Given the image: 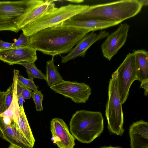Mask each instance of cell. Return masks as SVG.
<instances>
[{
  "label": "cell",
  "instance_id": "obj_1",
  "mask_svg": "<svg viewBox=\"0 0 148 148\" xmlns=\"http://www.w3.org/2000/svg\"><path fill=\"white\" fill-rule=\"evenodd\" d=\"M90 32L88 30L60 24L29 36L27 46L54 57L69 53Z\"/></svg>",
  "mask_w": 148,
  "mask_h": 148
},
{
  "label": "cell",
  "instance_id": "obj_2",
  "mask_svg": "<svg viewBox=\"0 0 148 148\" xmlns=\"http://www.w3.org/2000/svg\"><path fill=\"white\" fill-rule=\"evenodd\" d=\"M142 8L138 0H119L90 6L75 16L82 19L112 21L120 23L137 15Z\"/></svg>",
  "mask_w": 148,
  "mask_h": 148
},
{
  "label": "cell",
  "instance_id": "obj_3",
  "mask_svg": "<svg viewBox=\"0 0 148 148\" xmlns=\"http://www.w3.org/2000/svg\"><path fill=\"white\" fill-rule=\"evenodd\" d=\"M70 132L79 141L90 143L100 136L104 130V119L100 112L76 111L69 123Z\"/></svg>",
  "mask_w": 148,
  "mask_h": 148
},
{
  "label": "cell",
  "instance_id": "obj_4",
  "mask_svg": "<svg viewBox=\"0 0 148 148\" xmlns=\"http://www.w3.org/2000/svg\"><path fill=\"white\" fill-rule=\"evenodd\" d=\"M86 5L69 4L57 8L24 26L23 34L30 36L42 29L59 24L85 11L89 7Z\"/></svg>",
  "mask_w": 148,
  "mask_h": 148
},
{
  "label": "cell",
  "instance_id": "obj_5",
  "mask_svg": "<svg viewBox=\"0 0 148 148\" xmlns=\"http://www.w3.org/2000/svg\"><path fill=\"white\" fill-rule=\"evenodd\" d=\"M41 0L0 1V31L17 33L19 25L27 13Z\"/></svg>",
  "mask_w": 148,
  "mask_h": 148
},
{
  "label": "cell",
  "instance_id": "obj_6",
  "mask_svg": "<svg viewBox=\"0 0 148 148\" xmlns=\"http://www.w3.org/2000/svg\"><path fill=\"white\" fill-rule=\"evenodd\" d=\"M122 105L118 89L117 74L115 71L112 74L109 82L105 115L110 133L121 136L124 131Z\"/></svg>",
  "mask_w": 148,
  "mask_h": 148
},
{
  "label": "cell",
  "instance_id": "obj_7",
  "mask_svg": "<svg viewBox=\"0 0 148 148\" xmlns=\"http://www.w3.org/2000/svg\"><path fill=\"white\" fill-rule=\"evenodd\" d=\"M116 71L117 74L118 89L123 104L128 98L131 85L134 81L138 80L134 53H129Z\"/></svg>",
  "mask_w": 148,
  "mask_h": 148
},
{
  "label": "cell",
  "instance_id": "obj_8",
  "mask_svg": "<svg viewBox=\"0 0 148 148\" xmlns=\"http://www.w3.org/2000/svg\"><path fill=\"white\" fill-rule=\"evenodd\" d=\"M54 92L71 99L74 102L85 103L89 99L91 90L84 83L63 80L50 87Z\"/></svg>",
  "mask_w": 148,
  "mask_h": 148
},
{
  "label": "cell",
  "instance_id": "obj_9",
  "mask_svg": "<svg viewBox=\"0 0 148 148\" xmlns=\"http://www.w3.org/2000/svg\"><path fill=\"white\" fill-rule=\"evenodd\" d=\"M129 27L126 23L121 24L115 31L108 35L101 45L103 56L108 60H110L125 44Z\"/></svg>",
  "mask_w": 148,
  "mask_h": 148
},
{
  "label": "cell",
  "instance_id": "obj_10",
  "mask_svg": "<svg viewBox=\"0 0 148 148\" xmlns=\"http://www.w3.org/2000/svg\"><path fill=\"white\" fill-rule=\"evenodd\" d=\"M51 140L59 148H73L75 138L70 133L68 127L60 118L52 119L50 121Z\"/></svg>",
  "mask_w": 148,
  "mask_h": 148
},
{
  "label": "cell",
  "instance_id": "obj_11",
  "mask_svg": "<svg viewBox=\"0 0 148 148\" xmlns=\"http://www.w3.org/2000/svg\"><path fill=\"white\" fill-rule=\"evenodd\" d=\"M36 51L28 46L0 50V60L10 65L22 62H35L38 59Z\"/></svg>",
  "mask_w": 148,
  "mask_h": 148
},
{
  "label": "cell",
  "instance_id": "obj_12",
  "mask_svg": "<svg viewBox=\"0 0 148 148\" xmlns=\"http://www.w3.org/2000/svg\"><path fill=\"white\" fill-rule=\"evenodd\" d=\"M109 32L101 31L98 34L91 32L84 36L66 56L62 57L61 62L66 63L77 57H84L88 49L97 41L104 38Z\"/></svg>",
  "mask_w": 148,
  "mask_h": 148
},
{
  "label": "cell",
  "instance_id": "obj_13",
  "mask_svg": "<svg viewBox=\"0 0 148 148\" xmlns=\"http://www.w3.org/2000/svg\"><path fill=\"white\" fill-rule=\"evenodd\" d=\"M131 148H148V123L143 120L134 122L129 129Z\"/></svg>",
  "mask_w": 148,
  "mask_h": 148
},
{
  "label": "cell",
  "instance_id": "obj_14",
  "mask_svg": "<svg viewBox=\"0 0 148 148\" xmlns=\"http://www.w3.org/2000/svg\"><path fill=\"white\" fill-rule=\"evenodd\" d=\"M119 24L112 21L80 19L75 16L60 24L88 30L91 32L106 29Z\"/></svg>",
  "mask_w": 148,
  "mask_h": 148
},
{
  "label": "cell",
  "instance_id": "obj_15",
  "mask_svg": "<svg viewBox=\"0 0 148 148\" xmlns=\"http://www.w3.org/2000/svg\"><path fill=\"white\" fill-rule=\"evenodd\" d=\"M56 8L53 0H42L25 15L19 25L20 30L26 25L37 20Z\"/></svg>",
  "mask_w": 148,
  "mask_h": 148
},
{
  "label": "cell",
  "instance_id": "obj_16",
  "mask_svg": "<svg viewBox=\"0 0 148 148\" xmlns=\"http://www.w3.org/2000/svg\"><path fill=\"white\" fill-rule=\"evenodd\" d=\"M21 148H33L19 131L18 125L13 121L11 125L0 132V138Z\"/></svg>",
  "mask_w": 148,
  "mask_h": 148
},
{
  "label": "cell",
  "instance_id": "obj_17",
  "mask_svg": "<svg viewBox=\"0 0 148 148\" xmlns=\"http://www.w3.org/2000/svg\"><path fill=\"white\" fill-rule=\"evenodd\" d=\"M19 71L17 69L13 71V80L12 84L13 98L11 104L4 112L0 114V117H7L11 118L17 124V122L21 112L18 99L17 86Z\"/></svg>",
  "mask_w": 148,
  "mask_h": 148
},
{
  "label": "cell",
  "instance_id": "obj_18",
  "mask_svg": "<svg viewBox=\"0 0 148 148\" xmlns=\"http://www.w3.org/2000/svg\"><path fill=\"white\" fill-rule=\"evenodd\" d=\"M133 52L135 57L138 80L141 82L148 79V52L143 49Z\"/></svg>",
  "mask_w": 148,
  "mask_h": 148
},
{
  "label": "cell",
  "instance_id": "obj_19",
  "mask_svg": "<svg viewBox=\"0 0 148 148\" xmlns=\"http://www.w3.org/2000/svg\"><path fill=\"white\" fill-rule=\"evenodd\" d=\"M53 57L46 62V80L50 87L64 80L54 64Z\"/></svg>",
  "mask_w": 148,
  "mask_h": 148
},
{
  "label": "cell",
  "instance_id": "obj_20",
  "mask_svg": "<svg viewBox=\"0 0 148 148\" xmlns=\"http://www.w3.org/2000/svg\"><path fill=\"white\" fill-rule=\"evenodd\" d=\"M17 122L18 129L21 134L34 147L35 140L29 125L24 109L21 110Z\"/></svg>",
  "mask_w": 148,
  "mask_h": 148
},
{
  "label": "cell",
  "instance_id": "obj_21",
  "mask_svg": "<svg viewBox=\"0 0 148 148\" xmlns=\"http://www.w3.org/2000/svg\"><path fill=\"white\" fill-rule=\"evenodd\" d=\"M34 63L22 62H19L17 64L22 65L25 67L28 75V79H34L37 78L46 80V75L36 67Z\"/></svg>",
  "mask_w": 148,
  "mask_h": 148
},
{
  "label": "cell",
  "instance_id": "obj_22",
  "mask_svg": "<svg viewBox=\"0 0 148 148\" xmlns=\"http://www.w3.org/2000/svg\"><path fill=\"white\" fill-rule=\"evenodd\" d=\"M13 98L12 84L5 91H0V114L10 106Z\"/></svg>",
  "mask_w": 148,
  "mask_h": 148
},
{
  "label": "cell",
  "instance_id": "obj_23",
  "mask_svg": "<svg viewBox=\"0 0 148 148\" xmlns=\"http://www.w3.org/2000/svg\"><path fill=\"white\" fill-rule=\"evenodd\" d=\"M33 79L26 78L21 75L18 77V82L23 86L34 91H38V87L35 84Z\"/></svg>",
  "mask_w": 148,
  "mask_h": 148
},
{
  "label": "cell",
  "instance_id": "obj_24",
  "mask_svg": "<svg viewBox=\"0 0 148 148\" xmlns=\"http://www.w3.org/2000/svg\"><path fill=\"white\" fill-rule=\"evenodd\" d=\"M32 97L35 104V108L37 111L40 112L43 110L42 101L44 96L41 91H38L32 92Z\"/></svg>",
  "mask_w": 148,
  "mask_h": 148
},
{
  "label": "cell",
  "instance_id": "obj_25",
  "mask_svg": "<svg viewBox=\"0 0 148 148\" xmlns=\"http://www.w3.org/2000/svg\"><path fill=\"white\" fill-rule=\"evenodd\" d=\"M29 37L21 33L19 38L16 40L13 45L12 48L23 47L27 46Z\"/></svg>",
  "mask_w": 148,
  "mask_h": 148
},
{
  "label": "cell",
  "instance_id": "obj_26",
  "mask_svg": "<svg viewBox=\"0 0 148 148\" xmlns=\"http://www.w3.org/2000/svg\"><path fill=\"white\" fill-rule=\"evenodd\" d=\"M13 121L10 117L0 116V132L10 126Z\"/></svg>",
  "mask_w": 148,
  "mask_h": 148
},
{
  "label": "cell",
  "instance_id": "obj_27",
  "mask_svg": "<svg viewBox=\"0 0 148 148\" xmlns=\"http://www.w3.org/2000/svg\"><path fill=\"white\" fill-rule=\"evenodd\" d=\"M32 92L31 90L22 86L21 93L24 100L30 99L32 97Z\"/></svg>",
  "mask_w": 148,
  "mask_h": 148
},
{
  "label": "cell",
  "instance_id": "obj_28",
  "mask_svg": "<svg viewBox=\"0 0 148 148\" xmlns=\"http://www.w3.org/2000/svg\"><path fill=\"white\" fill-rule=\"evenodd\" d=\"M13 43L5 42L0 40V50H5L12 47Z\"/></svg>",
  "mask_w": 148,
  "mask_h": 148
},
{
  "label": "cell",
  "instance_id": "obj_29",
  "mask_svg": "<svg viewBox=\"0 0 148 148\" xmlns=\"http://www.w3.org/2000/svg\"><path fill=\"white\" fill-rule=\"evenodd\" d=\"M141 82L140 88H143L144 89V95L147 96L148 90V79L143 80Z\"/></svg>",
  "mask_w": 148,
  "mask_h": 148
},
{
  "label": "cell",
  "instance_id": "obj_30",
  "mask_svg": "<svg viewBox=\"0 0 148 148\" xmlns=\"http://www.w3.org/2000/svg\"><path fill=\"white\" fill-rule=\"evenodd\" d=\"M138 1L142 6H147L148 5V0H138Z\"/></svg>",
  "mask_w": 148,
  "mask_h": 148
},
{
  "label": "cell",
  "instance_id": "obj_31",
  "mask_svg": "<svg viewBox=\"0 0 148 148\" xmlns=\"http://www.w3.org/2000/svg\"><path fill=\"white\" fill-rule=\"evenodd\" d=\"M99 148H123L122 147L119 146H112L111 145L109 146H104L101 147Z\"/></svg>",
  "mask_w": 148,
  "mask_h": 148
},
{
  "label": "cell",
  "instance_id": "obj_32",
  "mask_svg": "<svg viewBox=\"0 0 148 148\" xmlns=\"http://www.w3.org/2000/svg\"><path fill=\"white\" fill-rule=\"evenodd\" d=\"M69 1V2H70L72 3H82L84 1V0H69V1Z\"/></svg>",
  "mask_w": 148,
  "mask_h": 148
},
{
  "label": "cell",
  "instance_id": "obj_33",
  "mask_svg": "<svg viewBox=\"0 0 148 148\" xmlns=\"http://www.w3.org/2000/svg\"><path fill=\"white\" fill-rule=\"evenodd\" d=\"M8 148H21L14 145L10 144Z\"/></svg>",
  "mask_w": 148,
  "mask_h": 148
}]
</instances>
